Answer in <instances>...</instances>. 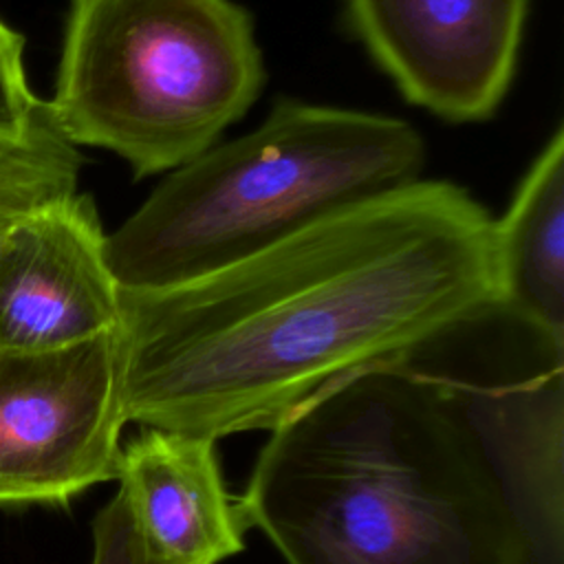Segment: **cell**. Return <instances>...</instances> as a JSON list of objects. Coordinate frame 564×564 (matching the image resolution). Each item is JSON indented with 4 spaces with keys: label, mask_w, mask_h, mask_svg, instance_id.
I'll list each match as a JSON object with an SVG mask.
<instances>
[{
    "label": "cell",
    "mask_w": 564,
    "mask_h": 564,
    "mask_svg": "<svg viewBox=\"0 0 564 564\" xmlns=\"http://www.w3.org/2000/svg\"><path fill=\"white\" fill-rule=\"evenodd\" d=\"M236 505L289 564H564V337L496 304L341 375Z\"/></svg>",
    "instance_id": "1"
},
{
    "label": "cell",
    "mask_w": 564,
    "mask_h": 564,
    "mask_svg": "<svg viewBox=\"0 0 564 564\" xmlns=\"http://www.w3.org/2000/svg\"><path fill=\"white\" fill-rule=\"evenodd\" d=\"M491 223L463 187L419 178L198 280L121 291L126 421L271 432L341 375L496 306Z\"/></svg>",
    "instance_id": "2"
},
{
    "label": "cell",
    "mask_w": 564,
    "mask_h": 564,
    "mask_svg": "<svg viewBox=\"0 0 564 564\" xmlns=\"http://www.w3.org/2000/svg\"><path fill=\"white\" fill-rule=\"evenodd\" d=\"M425 141L399 117L280 99L262 123L172 170L106 234L126 293L185 284L421 178Z\"/></svg>",
    "instance_id": "3"
},
{
    "label": "cell",
    "mask_w": 564,
    "mask_h": 564,
    "mask_svg": "<svg viewBox=\"0 0 564 564\" xmlns=\"http://www.w3.org/2000/svg\"><path fill=\"white\" fill-rule=\"evenodd\" d=\"M262 82L253 20L234 0H70L46 106L68 143L145 178L216 145Z\"/></svg>",
    "instance_id": "4"
},
{
    "label": "cell",
    "mask_w": 564,
    "mask_h": 564,
    "mask_svg": "<svg viewBox=\"0 0 564 564\" xmlns=\"http://www.w3.org/2000/svg\"><path fill=\"white\" fill-rule=\"evenodd\" d=\"M126 423L117 330L0 350V505H59L117 478Z\"/></svg>",
    "instance_id": "5"
},
{
    "label": "cell",
    "mask_w": 564,
    "mask_h": 564,
    "mask_svg": "<svg viewBox=\"0 0 564 564\" xmlns=\"http://www.w3.org/2000/svg\"><path fill=\"white\" fill-rule=\"evenodd\" d=\"M344 11L410 104L474 123L509 93L529 0H344Z\"/></svg>",
    "instance_id": "6"
},
{
    "label": "cell",
    "mask_w": 564,
    "mask_h": 564,
    "mask_svg": "<svg viewBox=\"0 0 564 564\" xmlns=\"http://www.w3.org/2000/svg\"><path fill=\"white\" fill-rule=\"evenodd\" d=\"M121 322V289L88 194L18 216L0 234V350L66 348Z\"/></svg>",
    "instance_id": "7"
},
{
    "label": "cell",
    "mask_w": 564,
    "mask_h": 564,
    "mask_svg": "<svg viewBox=\"0 0 564 564\" xmlns=\"http://www.w3.org/2000/svg\"><path fill=\"white\" fill-rule=\"evenodd\" d=\"M117 478L161 564H218L242 551L247 527L225 489L216 441L143 427L121 447Z\"/></svg>",
    "instance_id": "8"
},
{
    "label": "cell",
    "mask_w": 564,
    "mask_h": 564,
    "mask_svg": "<svg viewBox=\"0 0 564 564\" xmlns=\"http://www.w3.org/2000/svg\"><path fill=\"white\" fill-rule=\"evenodd\" d=\"M498 304L564 337V130L555 128L491 223Z\"/></svg>",
    "instance_id": "9"
},
{
    "label": "cell",
    "mask_w": 564,
    "mask_h": 564,
    "mask_svg": "<svg viewBox=\"0 0 564 564\" xmlns=\"http://www.w3.org/2000/svg\"><path fill=\"white\" fill-rule=\"evenodd\" d=\"M79 167V150L64 139L51 112L26 132L0 130V209L29 214L75 194Z\"/></svg>",
    "instance_id": "10"
},
{
    "label": "cell",
    "mask_w": 564,
    "mask_h": 564,
    "mask_svg": "<svg viewBox=\"0 0 564 564\" xmlns=\"http://www.w3.org/2000/svg\"><path fill=\"white\" fill-rule=\"evenodd\" d=\"M48 117L29 86L24 68V37L0 18V130L26 132Z\"/></svg>",
    "instance_id": "11"
},
{
    "label": "cell",
    "mask_w": 564,
    "mask_h": 564,
    "mask_svg": "<svg viewBox=\"0 0 564 564\" xmlns=\"http://www.w3.org/2000/svg\"><path fill=\"white\" fill-rule=\"evenodd\" d=\"M93 564H161L145 546L121 489L93 520Z\"/></svg>",
    "instance_id": "12"
},
{
    "label": "cell",
    "mask_w": 564,
    "mask_h": 564,
    "mask_svg": "<svg viewBox=\"0 0 564 564\" xmlns=\"http://www.w3.org/2000/svg\"><path fill=\"white\" fill-rule=\"evenodd\" d=\"M18 216H22V214H11V212H2L0 209V234L11 225V220H15Z\"/></svg>",
    "instance_id": "13"
}]
</instances>
